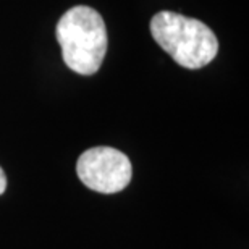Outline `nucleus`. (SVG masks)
Listing matches in <instances>:
<instances>
[{
    "mask_svg": "<svg viewBox=\"0 0 249 249\" xmlns=\"http://www.w3.org/2000/svg\"><path fill=\"white\" fill-rule=\"evenodd\" d=\"M151 34L159 46L180 67L199 70L218 52L217 36L196 18L173 12H159L151 19Z\"/></svg>",
    "mask_w": 249,
    "mask_h": 249,
    "instance_id": "f03ea898",
    "label": "nucleus"
},
{
    "mask_svg": "<svg viewBox=\"0 0 249 249\" xmlns=\"http://www.w3.org/2000/svg\"><path fill=\"white\" fill-rule=\"evenodd\" d=\"M55 34L70 70L84 76L99 71L108 46L107 28L101 13L86 5L70 8L58 19Z\"/></svg>",
    "mask_w": 249,
    "mask_h": 249,
    "instance_id": "f257e3e1",
    "label": "nucleus"
},
{
    "mask_svg": "<svg viewBox=\"0 0 249 249\" xmlns=\"http://www.w3.org/2000/svg\"><path fill=\"white\" fill-rule=\"evenodd\" d=\"M5 189H7V177H5V172L0 167V194H3Z\"/></svg>",
    "mask_w": 249,
    "mask_h": 249,
    "instance_id": "20e7f679",
    "label": "nucleus"
},
{
    "mask_svg": "<svg viewBox=\"0 0 249 249\" xmlns=\"http://www.w3.org/2000/svg\"><path fill=\"white\" fill-rule=\"evenodd\" d=\"M76 172L83 185L102 194L120 193L129 185L133 168L122 151L108 146L88 149L76 163Z\"/></svg>",
    "mask_w": 249,
    "mask_h": 249,
    "instance_id": "7ed1b4c3",
    "label": "nucleus"
}]
</instances>
